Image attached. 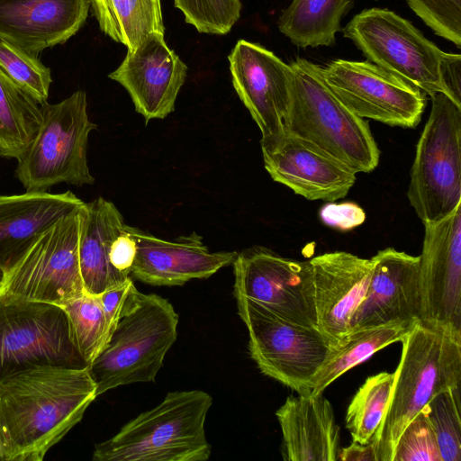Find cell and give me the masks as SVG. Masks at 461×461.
I'll list each match as a JSON object with an SVG mask.
<instances>
[{
  "mask_svg": "<svg viewBox=\"0 0 461 461\" xmlns=\"http://www.w3.org/2000/svg\"><path fill=\"white\" fill-rule=\"evenodd\" d=\"M97 397L88 366H40L0 383L5 461H41Z\"/></svg>",
  "mask_w": 461,
  "mask_h": 461,
  "instance_id": "1",
  "label": "cell"
},
{
  "mask_svg": "<svg viewBox=\"0 0 461 461\" xmlns=\"http://www.w3.org/2000/svg\"><path fill=\"white\" fill-rule=\"evenodd\" d=\"M401 342L391 399L372 442L376 461H393L407 424L437 393L461 386V340L419 321Z\"/></svg>",
  "mask_w": 461,
  "mask_h": 461,
  "instance_id": "2",
  "label": "cell"
},
{
  "mask_svg": "<svg viewBox=\"0 0 461 461\" xmlns=\"http://www.w3.org/2000/svg\"><path fill=\"white\" fill-rule=\"evenodd\" d=\"M212 396L201 390L172 392L155 408L98 443L95 461H205L212 453L205 420Z\"/></svg>",
  "mask_w": 461,
  "mask_h": 461,
  "instance_id": "3",
  "label": "cell"
},
{
  "mask_svg": "<svg viewBox=\"0 0 461 461\" xmlns=\"http://www.w3.org/2000/svg\"><path fill=\"white\" fill-rule=\"evenodd\" d=\"M285 131L308 140L356 173L378 165L380 150L367 122L348 110L327 86L322 67L297 58Z\"/></svg>",
  "mask_w": 461,
  "mask_h": 461,
  "instance_id": "4",
  "label": "cell"
},
{
  "mask_svg": "<svg viewBox=\"0 0 461 461\" xmlns=\"http://www.w3.org/2000/svg\"><path fill=\"white\" fill-rule=\"evenodd\" d=\"M177 324L178 314L167 299L135 288L108 341L88 365L96 395L153 382L176 340Z\"/></svg>",
  "mask_w": 461,
  "mask_h": 461,
  "instance_id": "5",
  "label": "cell"
},
{
  "mask_svg": "<svg viewBox=\"0 0 461 461\" xmlns=\"http://www.w3.org/2000/svg\"><path fill=\"white\" fill-rule=\"evenodd\" d=\"M41 111L39 130L17 159L18 180L29 192L61 183L92 185L86 153L89 134L97 125L88 117L86 92L77 90L57 104L46 102Z\"/></svg>",
  "mask_w": 461,
  "mask_h": 461,
  "instance_id": "6",
  "label": "cell"
},
{
  "mask_svg": "<svg viewBox=\"0 0 461 461\" xmlns=\"http://www.w3.org/2000/svg\"><path fill=\"white\" fill-rule=\"evenodd\" d=\"M430 98L407 192L422 223L439 221L461 204V106L443 93Z\"/></svg>",
  "mask_w": 461,
  "mask_h": 461,
  "instance_id": "7",
  "label": "cell"
},
{
  "mask_svg": "<svg viewBox=\"0 0 461 461\" xmlns=\"http://www.w3.org/2000/svg\"><path fill=\"white\" fill-rule=\"evenodd\" d=\"M341 31L368 61L429 96H448L440 68L444 51L408 20L389 9L373 7L356 14Z\"/></svg>",
  "mask_w": 461,
  "mask_h": 461,
  "instance_id": "8",
  "label": "cell"
},
{
  "mask_svg": "<svg viewBox=\"0 0 461 461\" xmlns=\"http://www.w3.org/2000/svg\"><path fill=\"white\" fill-rule=\"evenodd\" d=\"M40 366H87L66 312L57 304L0 294V383Z\"/></svg>",
  "mask_w": 461,
  "mask_h": 461,
  "instance_id": "9",
  "label": "cell"
},
{
  "mask_svg": "<svg viewBox=\"0 0 461 461\" xmlns=\"http://www.w3.org/2000/svg\"><path fill=\"white\" fill-rule=\"evenodd\" d=\"M235 298L249 331L250 357L259 370L297 394H310L330 351L325 338L316 327L287 321L255 301Z\"/></svg>",
  "mask_w": 461,
  "mask_h": 461,
  "instance_id": "10",
  "label": "cell"
},
{
  "mask_svg": "<svg viewBox=\"0 0 461 461\" xmlns=\"http://www.w3.org/2000/svg\"><path fill=\"white\" fill-rule=\"evenodd\" d=\"M78 209L40 233L4 274L0 294L61 305L85 293Z\"/></svg>",
  "mask_w": 461,
  "mask_h": 461,
  "instance_id": "11",
  "label": "cell"
},
{
  "mask_svg": "<svg viewBox=\"0 0 461 461\" xmlns=\"http://www.w3.org/2000/svg\"><path fill=\"white\" fill-rule=\"evenodd\" d=\"M330 89L361 118L415 128L427 104L426 94L401 77L366 61L338 59L322 68Z\"/></svg>",
  "mask_w": 461,
  "mask_h": 461,
  "instance_id": "12",
  "label": "cell"
},
{
  "mask_svg": "<svg viewBox=\"0 0 461 461\" xmlns=\"http://www.w3.org/2000/svg\"><path fill=\"white\" fill-rule=\"evenodd\" d=\"M232 264L235 297L255 301L287 321L317 326L310 259L287 258L258 247L237 254Z\"/></svg>",
  "mask_w": 461,
  "mask_h": 461,
  "instance_id": "13",
  "label": "cell"
},
{
  "mask_svg": "<svg viewBox=\"0 0 461 461\" xmlns=\"http://www.w3.org/2000/svg\"><path fill=\"white\" fill-rule=\"evenodd\" d=\"M423 225L420 321L461 340V204Z\"/></svg>",
  "mask_w": 461,
  "mask_h": 461,
  "instance_id": "14",
  "label": "cell"
},
{
  "mask_svg": "<svg viewBox=\"0 0 461 461\" xmlns=\"http://www.w3.org/2000/svg\"><path fill=\"white\" fill-rule=\"evenodd\" d=\"M234 89L261 131V140L285 131L293 70L272 51L240 40L228 57Z\"/></svg>",
  "mask_w": 461,
  "mask_h": 461,
  "instance_id": "15",
  "label": "cell"
},
{
  "mask_svg": "<svg viewBox=\"0 0 461 461\" xmlns=\"http://www.w3.org/2000/svg\"><path fill=\"white\" fill-rule=\"evenodd\" d=\"M260 145L271 178L307 200L334 202L345 197L356 182L351 168L286 131L261 140Z\"/></svg>",
  "mask_w": 461,
  "mask_h": 461,
  "instance_id": "16",
  "label": "cell"
},
{
  "mask_svg": "<svg viewBox=\"0 0 461 461\" xmlns=\"http://www.w3.org/2000/svg\"><path fill=\"white\" fill-rule=\"evenodd\" d=\"M127 50L123 61L108 77L127 90L146 124L166 118L175 110L186 65L167 47L164 34L157 32L148 33Z\"/></svg>",
  "mask_w": 461,
  "mask_h": 461,
  "instance_id": "17",
  "label": "cell"
},
{
  "mask_svg": "<svg viewBox=\"0 0 461 461\" xmlns=\"http://www.w3.org/2000/svg\"><path fill=\"white\" fill-rule=\"evenodd\" d=\"M371 260L368 287L350 330L390 323L413 326L420 318V257L386 248Z\"/></svg>",
  "mask_w": 461,
  "mask_h": 461,
  "instance_id": "18",
  "label": "cell"
},
{
  "mask_svg": "<svg viewBox=\"0 0 461 461\" xmlns=\"http://www.w3.org/2000/svg\"><path fill=\"white\" fill-rule=\"evenodd\" d=\"M313 274L316 328L330 347L350 331L371 277L372 260L346 251L327 252L310 259Z\"/></svg>",
  "mask_w": 461,
  "mask_h": 461,
  "instance_id": "19",
  "label": "cell"
},
{
  "mask_svg": "<svg viewBox=\"0 0 461 461\" xmlns=\"http://www.w3.org/2000/svg\"><path fill=\"white\" fill-rule=\"evenodd\" d=\"M137 252L131 274L151 285H183L192 279L207 278L233 263L237 252H210L200 235L193 232L166 240L126 225Z\"/></svg>",
  "mask_w": 461,
  "mask_h": 461,
  "instance_id": "20",
  "label": "cell"
},
{
  "mask_svg": "<svg viewBox=\"0 0 461 461\" xmlns=\"http://www.w3.org/2000/svg\"><path fill=\"white\" fill-rule=\"evenodd\" d=\"M91 0H0V40L36 56L85 23Z\"/></svg>",
  "mask_w": 461,
  "mask_h": 461,
  "instance_id": "21",
  "label": "cell"
},
{
  "mask_svg": "<svg viewBox=\"0 0 461 461\" xmlns=\"http://www.w3.org/2000/svg\"><path fill=\"white\" fill-rule=\"evenodd\" d=\"M276 416L282 430L284 460L339 459L340 429L331 403L322 393L290 395Z\"/></svg>",
  "mask_w": 461,
  "mask_h": 461,
  "instance_id": "22",
  "label": "cell"
},
{
  "mask_svg": "<svg viewBox=\"0 0 461 461\" xmlns=\"http://www.w3.org/2000/svg\"><path fill=\"white\" fill-rule=\"evenodd\" d=\"M84 202L71 191L0 195V270L5 274L33 240Z\"/></svg>",
  "mask_w": 461,
  "mask_h": 461,
  "instance_id": "23",
  "label": "cell"
},
{
  "mask_svg": "<svg viewBox=\"0 0 461 461\" xmlns=\"http://www.w3.org/2000/svg\"><path fill=\"white\" fill-rule=\"evenodd\" d=\"M78 260L86 293L98 295L130 276L110 262L113 241L124 229L123 217L110 201L98 197L78 208Z\"/></svg>",
  "mask_w": 461,
  "mask_h": 461,
  "instance_id": "24",
  "label": "cell"
},
{
  "mask_svg": "<svg viewBox=\"0 0 461 461\" xmlns=\"http://www.w3.org/2000/svg\"><path fill=\"white\" fill-rule=\"evenodd\" d=\"M412 326L390 323L350 330L330 348L329 354L312 381L311 395L324 390L348 370L367 360L380 349L402 341Z\"/></svg>",
  "mask_w": 461,
  "mask_h": 461,
  "instance_id": "25",
  "label": "cell"
},
{
  "mask_svg": "<svg viewBox=\"0 0 461 461\" xmlns=\"http://www.w3.org/2000/svg\"><path fill=\"white\" fill-rule=\"evenodd\" d=\"M353 5L354 0H293L282 12L278 29L297 47H330Z\"/></svg>",
  "mask_w": 461,
  "mask_h": 461,
  "instance_id": "26",
  "label": "cell"
},
{
  "mask_svg": "<svg viewBox=\"0 0 461 461\" xmlns=\"http://www.w3.org/2000/svg\"><path fill=\"white\" fill-rule=\"evenodd\" d=\"M100 29L133 49L149 32L164 34L160 0H91Z\"/></svg>",
  "mask_w": 461,
  "mask_h": 461,
  "instance_id": "27",
  "label": "cell"
},
{
  "mask_svg": "<svg viewBox=\"0 0 461 461\" xmlns=\"http://www.w3.org/2000/svg\"><path fill=\"white\" fill-rule=\"evenodd\" d=\"M41 104L0 70V156L18 159L35 137Z\"/></svg>",
  "mask_w": 461,
  "mask_h": 461,
  "instance_id": "28",
  "label": "cell"
},
{
  "mask_svg": "<svg viewBox=\"0 0 461 461\" xmlns=\"http://www.w3.org/2000/svg\"><path fill=\"white\" fill-rule=\"evenodd\" d=\"M394 373L381 372L366 379L347 410L345 422L354 442L372 443L388 407Z\"/></svg>",
  "mask_w": 461,
  "mask_h": 461,
  "instance_id": "29",
  "label": "cell"
},
{
  "mask_svg": "<svg viewBox=\"0 0 461 461\" xmlns=\"http://www.w3.org/2000/svg\"><path fill=\"white\" fill-rule=\"evenodd\" d=\"M59 306L67 314L72 340L88 366L107 342L106 321L99 295L85 292Z\"/></svg>",
  "mask_w": 461,
  "mask_h": 461,
  "instance_id": "30",
  "label": "cell"
},
{
  "mask_svg": "<svg viewBox=\"0 0 461 461\" xmlns=\"http://www.w3.org/2000/svg\"><path fill=\"white\" fill-rule=\"evenodd\" d=\"M460 389L437 393L421 411L435 433L441 461H461Z\"/></svg>",
  "mask_w": 461,
  "mask_h": 461,
  "instance_id": "31",
  "label": "cell"
},
{
  "mask_svg": "<svg viewBox=\"0 0 461 461\" xmlns=\"http://www.w3.org/2000/svg\"><path fill=\"white\" fill-rule=\"evenodd\" d=\"M0 70L40 104L47 102L51 72L36 56L0 40Z\"/></svg>",
  "mask_w": 461,
  "mask_h": 461,
  "instance_id": "32",
  "label": "cell"
},
{
  "mask_svg": "<svg viewBox=\"0 0 461 461\" xmlns=\"http://www.w3.org/2000/svg\"><path fill=\"white\" fill-rule=\"evenodd\" d=\"M185 21L199 32L226 34L240 16V0H174Z\"/></svg>",
  "mask_w": 461,
  "mask_h": 461,
  "instance_id": "33",
  "label": "cell"
},
{
  "mask_svg": "<svg viewBox=\"0 0 461 461\" xmlns=\"http://www.w3.org/2000/svg\"><path fill=\"white\" fill-rule=\"evenodd\" d=\"M437 35L461 47V0H406Z\"/></svg>",
  "mask_w": 461,
  "mask_h": 461,
  "instance_id": "34",
  "label": "cell"
},
{
  "mask_svg": "<svg viewBox=\"0 0 461 461\" xmlns=\"http://www.w3.org/2000/svg\"><path fill=\"white\" fill-rule=\"evenodd\" d=\"M393 461H441L435 433L423 411L402 430L395 445Z\"/></svg>",
  "mask_w": 461,
  "mask_h": 461,
  "instance_id": "35",
  "label": "cell"
},
{
  "mask_svg": "<svg viewBox=\"0 0 461 461\" xmlns=\"http://www.w3.org/2000/svg\"><path fill=\"white\" fill-rule=\"evenodd\" d=\"M135 288L132 279L129 277L122 284L98 294L106 321L107 341Z\"/></svg>",
  "mask_w": 461,
  "mask_h": 461,
  "instance_id": "36",
  "label": "cell"
},
{
  "mask_svg": "<svg viewBox=\"0 0 461 461\" xmlns=\"http://www.w3.org/2000/svg\"><path fill=\"white\" fill-rule=\"evenodd\" d=\"M320 217L328 226L340 230H348L362 224L366 219V213L355 203H330L321 209Z\"/></svg>",
  "mask_w": 461,
  "mask_h": 461,
  "instance_id": "37",
  "label": "cell"
},
{
  "mask_svg": "<svg viewBox=\"0 0 461 461\" xmlns=\"http://www.w3.org/2000/svg\"><path fill=\"white\" fill-rule=\"evenodd\" d=\"M136 252L135 240L127 230L125 224L122 233L113 241L110 250V262L116 270L130 276Z\"/></svg>",
  "mask_w": 461,
  "mask_h": 461,
  "instance_id": "38",
  "label": "cell"
},
{
  "mask_svg": "<svg viewBox=\"0 0 461 461\" xmlns=\"http://www.w3.org/2000/svg\"><path fill=\"white\" fill-rule=\"evenodd\" d=\"M441 76L448 96L461 106V56L444 52L441 60Z\"/></svg>",
  "mask_w": 461,
  "mask_h": 461,
  "instance_id": "39",
  "label": "cell"
},
{
  "mask_svg": "<svg viewBox=\"0 0 461 461\" xmlns=\"http://www.w3.org/2000/svg\"><path fill=\"white\" fill-rule=\"evenodd\" d=\"M339 460H367L376 461L372 443L359 444L354 442L348 447L342 448L339 453Z\"/></svg>",
  "mask_w": 461,
  "mask_h": 461,
  "instance_id": "40",
  "label": "cell"
},
{
  "mask_svg": "<svg viewBox=\"0 0 461 461\" xmlns=\"http://www.w3.org/2000/svg\"><path fill=\"white\" fill-rule=\"evenodd\" d=\"M0 461H5V457H4V453H3L1 443H0Z\"/></svg>",
  "mask_w": 461,
  "mask_h": 461,
  "instance_id": "41",
  "label": "cell"
},
{
  "mask_svg": "<svg viewBox=\"0 0 461 461\" xmlns=\"http://www.w3.org/2000/svg\"><path fill=\"white\" fill-rule=\"evenodd\" d=\"M3 277H4V274H3V272L0 270V289H1V286H2V283H3Z\"/></svg>",
  "mask_w": 461,
  "mask_h": 461,
  "instance_id": "42",
  "label": "cell"
}]
</instances>
